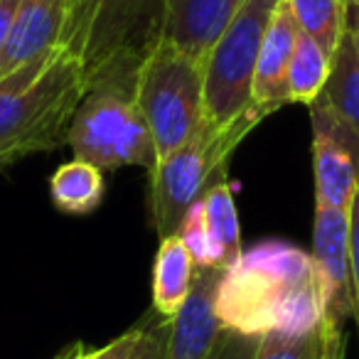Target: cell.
I'll list each match as a JSON object with an SVG mask.
<instances>
[{
	"label": "cell",
	"mask_w": 359,
	"mask_h": 359,
	"mask_svg": "<svg viewBox=\"0 0 359 359\" xmlns=\"http://www.w3.org/2000/svg\"><path fill=\"white\" fill-rule=\"evenodd\" d=\"M276 111L251 101L249 109L226 123H205L160 160L150 177V224L160 239L177 234L180 222L207 190L224 180L226 165L244 138Z\"/></svg>",
	"instance_id": "cell-4"
},
{
	"label": "cell",
	"mask_w": 359,
	"mask_h": 359,
	"mask_svg": "<svg viewBox=\"0 0 359 359\" xmlns=\"http://www.w3.org/2000/svg\"><path fill=\"white\" fill-rule=\"evenodd\" d=\"M84 352H86L84 344H76L74 349H69V352H67V354H62L60 359H81V357H84Z\"/></svg>",
	"instance_id": "cell-27"
},
{
	"label": "cell",
	"mask_w": 359,
	"mask_h": 359,
	"mask_svg": "<svg viewBox=\"0 0 359 359\" xmlns=\"http://www.w3.org/2000/svg\"><path fill=\"white\" fill-rule=\"evenodd\" d=\"M135 104L160 163L205 123L202 62L163 37L135 74Z\"/></svg>",
	"instance_id": "cell-6"
},
{
	"label": "cell",
	"mask_w": 359,
	"mask_h": 359,
	"mask_svg": "<svg viewBox=\"0 0 359 359\" xmlns=\"http://www.w3.org/2000/svg\"><path fill=\"white\" fill-rule=\"evenodd\" d=\"M165 27L168 0H67L60 47L79 62L89 86L135 81Z\"/></svg>",
	"instance_id": "cell-3"
},
{
	"label": "cell",
	"mask_w": 359,
	"mask_h": 359,
	"mask_svg": "<svg viewBox=\"0 0 359 359\" xmlns=\"http://www.w3.org/2000/svg\"><path fill=\"white\" fill-rule=\"evenodd\" d=\"M67 145L74 158L86 160L101 172L126 165H138L148 175L153 172L158 155L135 104V81L91 84L72 116Z\"/></svg>",
	"instance_id": "cell-5"
},
{
	"label": "cell",
	"mask_w": 359,
	"mask_h": 359,
	"mask_svg": "<svg viewBox=\"0 0 359 359\" xmlns=\"http://www.w3.org/2000/svg\"><path fill=\"white\" fill-rule=\"evenodd\" d=\"M241 0H168L165 37L195 60H205Z\"/></svg>",
	"instance_id": "cell-13"
},
{
	"label": "cell",
	"mask_w": 359,
	"mask_h": 359,
	"mask_svg": "<svg viewBox=\"0 0 359 359\" xmlns=\"http://www.w3.org/2000/svg\"><path fill=\"white\" fill-rule=\"evenodd\" d=\"M215 313L224 330L244 334L313 332L323 318L313 256L280 239L241 251L222 273Z\"/></svg>",
	"instance_id": "cell-1"
},
{
	"label": "cell",
	"mask_w": 359,
	"mask_h": 359,
	"mask_svg": "<svg viewBox=\"0 0 359 359\" xmlns=\"http://www.w3.org/2000/svg\"><path fill=\"white\" fill-rule=\"evenodd\" d=\"M202 212H205L207 231L212 236V244L217 249V266L231 269L241 259V231L239 215L234 207V195L224 180L212 185L202 195Z\"/></svg>",
	"instance_id": "cell-17"
},
{
	"label": "cell",
	"mask_w": 359,
	"mask_h": 359,
	"mask_svg": "<svg viewBox=\"0 0 359 359\" xmlns=\"http://www.w3.org/2000/svg\"><path fill=\"white\" fill-rule=\"evenodd\" d=\"M344 349H347V330H332L318 325L313 359H344Z\"/></svg>",
	"instance_id": "cell-25"
},
{
	"label": "cell",
	"mask_w": 359,
	"mask_h": 359,
	"mask_svg": "<svg viewBox=\"0 0 359 359\" xmlns=\"http://www.w3.org/2000/svg\"><path fill=\"white\" fill-rule=\"evenodd\" d=\"M224 269L195 266L192 290L185 305L170 320L163 359H210L224 327L215 313L217 288Z\"/></svg>",
	"instance_id": "cell-10"
},
{
	"label": "cell",
	"mask_w": 359,
	"mask_h": 359,
	"mask_svg": "<svg viewBox=\"0 0 359 359\" xmlns=\"http://www.w3.org/2000/svg\"><path fill=\"white\" fill-rule=\"evenodd\" d=\"M81 65L57 47L0 79V170L67 143L72 116L81 104Z\"/></svg>",
	"instance_id": "cell-2"
},
{
	"label": "cell",
	"mask_w": 359,
	"mask_h": 359,
	"mask_svg": "<svg viewBox=\"0 0 359 359\" xmlns=\"http://www.w3.org/2000/svg\"><path fill=\"white\" fill-rule=\"evenodd\" d=\"M195 278V261L177 234L160 239L153 269V308L158 315L172 320L185 305Z\"/></svg>",
	"instance_id": "cell-15"
},
{
	"label": "cell",
	"mask_w": 359,
	"mask_h": 359,
	"mask_svg": "<svg viewBox=\"0 0 359 359\" xmlns=\"http://www.w3.org/2000/svg\"><path fill=\"white\" fill-rule=\"evenodd\" d=\"M288 6L298 30L313 37L332 57L347 18V3L344 0H288Z\"/></svg>",
	"instance_id": "cell-19"
},
{
	"label": "cell",
	"mask_w": 359,
	"mask_h": 359,
	"mask_svg": "<svg viewBox=\"0 0 359 359\" xmlns=\"http://www.w3.org/2000/svg\"><path fill=\"white\" fill-rule=\"evenodd\" d=\"M298 25L290 13L288 0H280L276 6L271 22L266 27L264 42H261L259 60H256L254 84H251V101L278 111L280 106L290 104L288 99V65L293 57Z\"/></svg>",
	"instance_id": "cell-12"
},
{
	"label": "cell",
	"mask_w": 359,
	"mask_h": 359,
	"mask_svg": "<svg viewBox=\"0 0 359 359\" xmlns=\"http://www.w3.org/2000/svg\"><path fill=\"white\" fill-rule=\"evenodd\" d=\"M177 236H180V241L185 244V249L190 251L195 266H217V249H215V244H212L210 231H207L202 202H195V205L185 212V217L180 222ZM217 269H219V266H217Z\"/></svg>",
	"instance_id": "cell-20"
},
{
	"label": "cell",
	"mask_w": 359,
	"mask_h": 359,
	"mask_svg": "<svg viewBox=\"0 0 359 359\" xmlns=\"http://www.w3.org/2000/svg\"><path fill=\"white\" fill-rule=\"evenodd\" d=\"M138 332H140V325H135V327H130L128 332H123L121 337L111 339L106 347L86 349L81 359H128L130 349H133L135 339H138Z\"/></svg>",
	"instance_id": "cell-26"
},
{
	"label": "cell",
	"mask_w": 359,
	"mask_h": 359,
	"mask_svg": "<svg viewBox=\"0 0 359 359\" xmlns=\"http://www.w3.org/2000/svg\"><path fill=\"white\" fill-rule=\"evenodd\" d=\"M349 269H352V305L359 332V185L349 205Z\"/></svg>",
	"instance_id": "cell-24"
},
{
	"label": "cell",
	"mask_w": 359,
	"mask_h": 359,
	"mask_svg": "<svg viewBox=\"0 0 359 359\" xmlns=\"http://www.w3.org/2000/svg\"><path fill=\"white\" fill-rule=\"evenodd\" d=\"M313 121L315 207L349 210L359 185V135L327 104H308Z\"/></svg>",
	"instance_id": "cell-8"
},
{
	"label": "cell",
	"mask_w": 359,
	"mask_h": 359,
	"mask_svg": "<svg viewBox=\"0 0 359 359\" xmlns=\"http://www.w3.org/2000/svg\"><path fill=\"white\" fill-rule=\"evenodd\" d=\"M259 334H244L236 330H222L210 359H254L259 349Z\"/></svg>",
	"instance_id": "cell-23"
},
{
	"label": "cell",
	"mask_w": 359,
	"mask_h": 359,
	"mask_svg": "<svg viewBox=\"0 0 359 359\" xmlns=\"http://www.w3.org/2000/svg\"><path fill=\"white\" fill-rule=\"evenodd\" d=\"M344 3H347V6H359V0H344Z\"/></svg>",
	"instance_id": "cell-28"
},
{
	"label": "cell",
	"mask_w": 359,
	"mask_h": 359,
	"mask_svg": "<svg viewBox=\"0 0 359 359\" xmlns=\"http://www.w3.org/2000/svg\"><path fill=\"white\" fill-rule=\"evenodd\" d=\"M280 0H241L231 20L202 60L205 121L226 123L251 106L256 60Z\"/></svg>",
	"instance_id": "cell-7"
},
{
	"label": "cell",
	"mask_w": 359,
	"mask_h": 359,
	"mask_svg": "<svg viewBox=\"0 0 359 359\" xmlns=\"http://www.w3.org/2000/svg\"><path fill=\"white\" fill-rule=\"evenodd\" d=\"M67 0H20L15 22L0 50V79L60 47Z\"/></svg>",
	"instance_id": "cell-11"
},
{
	"label": "cell",
	"mask_w": 359,
	"mask_h": 359,
	"mask_svg": "<svg viewBox=\"0 0 359 359\" xmlns=\"http://www.w3.org/2000/svg\"><path fill=\"white\" fill-rule=\"evenodd\" d=\"M330 60L332 57L305 32L298 30L293 47V57L288 65V99L290 104H313L323 91L330 74Z\"/></svg>",
	"instance_id": "cell-18"
},
{
	"label": "cell",
	"mask_w": 359,
	"mask_h": 359,
	"mask_svg": "<svg viewBox=\"0 0 359 359\" xmlns=\"http://www.w3.org/2000/svg\"><path fill=\"white\" fill-rule=\"evenodd\" d=\"M104 172L79 158L57 168L50 180L52 202L67 215H91L104 202Z\"/></svg>",
	"instance_id": "cell-16"
},
{
	"label": "cell",
	"mask_w": 359,
	"mask_h": 359,
	"mask_svg": "<svg viewBox=\"0 0 359 359\" xmlns=\"http://www.w3.org/2000/svg\"><path fill=\"white\" fill-rule=\"evenodd\" d=\"M359 135V6H347L339 42L330 60V74L318 94Z\"/></svg>",
	"instance_id": "cell-14"
},
{
	"label": "cell",
	"mask_w": 359,
	"mask_h": 359,
	"mask_svg": "<svg viewBox=\"0 0 359 359\" xmlns=\"http://www.w3.org/2000/svg\"><path fill=\"white\" fill-rule=\"evenodd\" d=\"M318 327L313 332H266L261 334L254 359H313Z\"/></svg>",
	"instance_id": "cell-21"
},
{
	"label": "cell",
	"mask_w": 359,
	"mask_h": 359,
	"mask_svg": "<svg viewBox=\"0 0 359 359\" xmlns=\"http://www.w3.org/2000/svg\"><path fill=\"white\" fill-rule=\"evenodd\" d=\"M310 256H313L320 303H323L320 325L344 330V323L354 318L352 269H349V210L315 207Z\"/></svg>",
	"instance_id": "cell-9"
},
{
	"label": "cell",
	"mask_w": 359,
	"mask_h": 359,
	"mask_svg": "<svg viewBox=\"0 0 359 359\" xmlns=\"http://www.w3.org/2000/svg\"><path fill=\"white\" fill-rule=\"evenodd\" d=\"M168 327H170V320L163 318V315H158L155 320L145 318L140 323L138 339H135L128 359H163Z\"/></svg>",
	"instance_id": "cell-22"
}]
</instances>
